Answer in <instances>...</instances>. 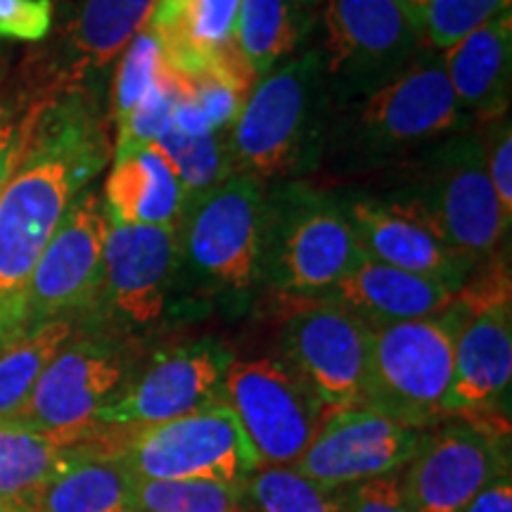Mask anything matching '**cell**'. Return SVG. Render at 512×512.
<instances>
[{"label":"cell","mask_w":512,"mask_h":512,"mask_svg":"<svg viewBox=\"0 0 512 512\" xmlns=\"http://www.w3.org/2000/svg\"><path fill=\"white\" fill-rule=\"evenodd\" d=\"M110 150L105 121L86 91L48 93L27 152L0 192V351L24 335L31 273Z\"/></svg>","instance_id":"1"},{"label":"cell","mask_w":512,"mask_h":512,"mask_svg":"<svg viewBox=\"0 0 512 512\" xmlns=\"http://www.w3.org/2000/svg\"><path fill=\"white\" fill-rule=\"evenodd\" d=\"M470 128L475 126L451 91L441 53L425 50L377 91L332 110L320 164L339 174L408 164L439 140Z\"/></svg>","instance_id":"2"},{"label":"cell","mask_w":512,"mask_h":512,"mask_svg":"<svg viewBox=\"0 0 512 512\" xmlns=\"http://www.w3.org/2000/svg\"><path fill=\"white\" fill-rule=\"evenodd\" d=\"M332 98L318 46L261 76L230 126L235 174L266 188L304 181L323 162Z\"/></svg>","instance_id":"3"},{"label":"cell","mask_w":512,"mask_h":512,"mask_svg":"<svg viewBox=\"0 0 512 512\" xmlns=\"http://www.w3.org/2000/svg\"><path fill=\"white\" fill-rule=\"evenodd\" d=\"M361 256L339 197L306 181L266 188L261 285L285 297L320 299Z\"/></svg>","instance_id":"4"},{"label":"cell","mask_w":512,"mask_h":512,"mask_svg":"<svg viewBox=\"0 0 512 512\" xmlns=\"http://www.w3.org/2000/svg\"><path fill=\"white\" fill-rule=\"evenodd\" d=\"M403 183L392 195L411 204L453 252L477 268L501 256L512 223L491 188L477 128L439 140L413 157Z\"/></svg>","instance_id":"5"},{"label":"cell","mask_w":512,"mask_h":512,"mask_svg":"<svg viewBox=\"0 0 512 512\" xmlns=\"http://www.w3.org/2000/svg\"><path fill=\"white\" fill-rule=\"evenodd\" d=\"M266 185L245 174L226 178L185 211L178 249V290L245 306L261 287Z\"/></svg>","instance_id":"6"},{"label":"cell","mask_w":512,"mask_h":512,"mask_svg":"<svg viewBox=\"0 0 512 512\" xmlns=\"http://www.w3.org/2000/svg\"><path fill=\"white\" fill-rule=\"evenodd\" d=\"M95 448L98 458L140 479H204L242 489L261 467L226 401L159 425H107Z\"/></svg>","instance_id":"7"},{"label":"cell","mask_w":512,"mask_h":512,"mask_svg":"<svg viewBox=\"0 0 512 512\" xmlns=\"http://www.w3.org/2000/svg\"><path fill=\"white\" fill-rule=\"evenodd\" d=\"M463 304L434 316L370 328V358L363 408L401 425L427 430L446 415L453 382Z\"/></svg>","instance_id":"8"},{"label":"cell","mask_w":512,"mask_h":512,"mask_svg":"<svg viewBox=\"0 0 512 512\" xmlns=\"http://www.w3.org/2000/svg\"><path fill=\"white\" fill-rule=\"evenodd\" d=\"M316 46L332 110L377 91L427 50L401 0H323Z\"/></svg>","instance_id":"9"},{"label":"cell","mask_w":512,"mask_h":512,"mask_svg":"<svg viewBox=\"0 0 512 512\" xmlns=\"http://www.w3.org/2000/svg\"><path fill=\"white\" fill-rule=\"evenodd\" d=\"M136 377V351L126 337L100 330L72 337L36 382L17 422L72 444L91 441L105 425L95 418Z\"/></svg>","instance_id":"10"},{"label":"cell","mask_w":512,"mask_h":512,"mask_svg":"<svg viewBox=\"0 0 512 512\" xmlns=\"http://www.w3.org/2000/svg\"><path fill=\"white\" fill-rule=\"evenodd\" d=\"M463 325L456 339L446 415L501 411L512 382V280L508 256L486 261L458 292Z\"/></svg>","instance_id":"11"},{"label":"cell","mask_w":512,"mask_h":512,"mask_svg":"<svg viewBox=\"0 0 512 512\" xmlns=\"http://www.w3.org/2000/svg\"><path fill=\"white\" fill-rule=\"evenodd\" d=\"M223 401L266 465H294L330 411L285 358L235 361L223 380Z\"/></svg>","instance_id":"12"},{"label":"cell","mask_w":512,"mask_h":512,"mask_svg":"<svg viewBox=\"0 0 512 512\" xmlns=\"http://www.w3.org/2000/svg\"><path fill=\"white\" fill-rule=\"evenodd\" d=\"M508 425L494 415H458L422 434L418 453L399 475L413 512H463L491 482L510 472Z\"/></svg>","instance_id":"13"},{"label":"cell","mask_w":512,"mask_h":512,"mask_svg":"<svg viewBox=\"0 0 512 512\" xmlns=\"http://www.w3.org/2000/svg\"><path fill=\"white\" fill-rule=\"evenodd\" d=\"M181 228L128 226L110 219L102 254V283L91 316L114 335L159 325L178 292Z\"/></svg>","instance_id":"14"},{"label":"cell","mask_w":512,"mask_h":512,"mask_svg":"<svg viewBox=\"0 0 512 512\" xmlns=\"http://www.w3.org/2000/svg\"><path fill=\"white\" fill-rule=\"evenodd\" d=\"M107 214L102 195L86 188L67 209L31 273L24 306V335L50 320H72L95 309L102 283Z\"/></svg>","instance_id":"15"},{"label":"cell","mask_w":512,"mask_h":512,"mask_svg":"<svg viewBox=\"0 0 512 512\" xmlns=\"http://www.w3.org/2000/svg\"><path fill=\"white\" fill-rule=\"evenodd\" d=\"M370 325L330 302L290 313L283 328V358L304 377L328 411L361 408L366 396Z\"/></svg>","instance_id":"16"},{"label":"cell","mask_w":512,"mask_h":512,"mask_svg":"<svg viewBox=\"0 0 512 512\" xmlns=\"http://www.w3.org/2000/svg\"><path fill=\"white\" fill-rule=\"evenodd\" d=\"M233 354L219 342H195L159 351L136 373L117 401L98 413V425H159L223 401Z\"/></svg>","instance_id":"17"},{"label":"cell","mask_w":512,"mask_h":512,"mask_svg":"<svg viewBox=\"0 0 512 512\" xmlns=\"http://www.w3.org/2000/svg\"><path fill=\"white\" fill-rule=\"evenodd\" d=\"M422 434L363 406L332 411L292 467L320 486L347 489L396 475L418 453Z\"/></svg>","instance_id":"18"},{"label":"cell","mask_w":512,"mask_h":512,"mask_svg":"<svg viewBox=\"0 0 512 512\" xmlns=\"http://www.w3.org/2000/svg\"><path fill=\"white\" fill-rule=\"evenodd\" d=\"M361 252L377 264L427 275L453 290H463L477 271L465 256L453 252L439 233L396 195H347L342 197Z\"/></svg>","instance_id":"19"},{"label":"cell","mask_w":512,"mask_h":512,"mask_svg":"<svg viewBox=\"0 0 512 512\" xmlns=\"http://www.w3.org/2000/svg\"><path fill=\"white\" fill-rule=\"evenodd\" d=\"M460 110L472 126L508 117L512 98V12H501L441 53Z\"/></svg>","instance_id":"20"},{"label":"cell","mask_w":512,"mask_h":512,"mask_svg":"<svg viewBox=\"0 0 512 512\" xmlns=\"http://www.w3.org/2000/svg\"><path fill=\"white\" fill-rule=\"evenodd\" d=\"M458 290L427 275L377 264L366 254L320 299H330L370 325L403 323L434 316L456 302Z\"/></svg>","instance_id":"21"},{"label":"cell","mask_w":512,"mask_h":512,"mask_svg":"<svg viewBox=\"0 0 512 512\" xmlns=\"http://www.w3.org/2000/svg\"><path fill=\"white\" fill-rule=\"evenodd\" d=\"M242 0H157L147 29L159 38L166 69L188 81L235 48Z\"/></svg>","instance_id":"22"},{"label":"cell","mask_w":512,"mask_h":512,"mask_svg":"<svg viewBox=\"0 0 512 512\" xmlns=\"http://www.w3.org/2000/svg\"><path fill=\"white\" fill-rule=\"evenodd\" d=\"M157 0H76L64 24L62 41L72 91L102 76L119 60L128 43L150 22Z\"/></svg>","instance_id":"23"},{"label":"cell","mask_w":512,"mask_h":512,"mask_svg":"<svg viewBox=\"0 0 512 512\" xmlns=\"http://www.w3.org/2000/svg\"><path fill=\"white\" fill-rule=\"evenodd\" d=\"M102 202L112 221L128 226L181 228L188 211L181 178L157 145L112 164Z\"/></svg>","instance_id":"24"},{"label":"cell","mask_w":512,"mask_h":512,"mask_svg":"<svg viewBox=\"0 0 512 512\" xmlns=\"http://www.w3.org/2000/svg\"><path fill=\"white\" fill-rule=\"evenodd\" d=\"M93 458L91 444L31 430L17 420H0V508L31 505L64 470Z\"/></svg>","instance_id":"25"},{"label":"cell","mask_w":512,"mask_h":512,"mask_svg":"<svg viewBox=\"0 0 512 512\" xmlns=\"http://www.w3.org/2000/svg\"><path fill=\"white\" fill-rule=\"evenodd\" d=\"M316 29L313 12L294 0H242L235 46L259 76L302 53Z\"/></svg>","instance_id":"26"},{"label":"cell","mask_w":512,"mask_h":512,"mask_svg":"<svg viewBox=\"0 0 512 512\" xmlns=\"http://www.w3.org/2000/svg\"><path fill=\"white\" fill-rule=\"evenodd\" d=\"M36 512H136L131 475L107 458H86L64 470L31 501Z\"/></svg>","instance_id":"27"},{"label":"cell","mask_w":512,"mask_h":512,"mask_svg":"<svg viewBox=\"0 0 512 512\" xmlns=\"http://www.w3.org/2000/svg\"><path fill=\"white\" fill-rule=\"evenodd\" d=\"M72 337V320H50L0 351V420L17 418L43 370Z\"/></svg>","instance_id":"28"},{"label":"cell","mask_w":512,"mask_h":512,"mask_svg":"<svg viewBox=\"0 0 512 512\" xmlns=\"http://www.w3.org/2000/svg\"><path fill=\"white\" fill-rule=\"evenodd\" d=\"M155 145L169 157L181 178L185 195H188V207L235 174L233 159H230V128L188 136L169 124Z\"/></svg>","instance_id":"29"},{"label":"cell","mask_w":512,"mask_h":512,"mask_svg":"<svg viewBox=\"0 0 512 512\" xmlns=\"http://www.w3.org/2000/svg\"><path fill=\"white\" fill-rule=\"evenodd\" d=\"M254 512H344L342 489H328L292 465L259 467L240 489Z\"/></svg>","instance_id":"30"},{"label":"cell","mask_w":512,"mask_h":512,"mask_svg":"<svg viewBox=\"0 0 512 512\" xmlns=\"http://www.w3.org/2000/svg\"><path fill=\"white\" fill-rule=\"evenodd\" d=\"M136 512H242L238 486L204 479L131 477Z\"/></svg>","instance_id":"31"},{"label":"cell","mask_w":512,"mask_h":512,"mask_svg":"<svg viewBox=\"0 0 512 512\" xmlns=\"http://www.w3.org/2000/svg\"><path fill=\"white\" fill-rule=\"evenodd\" d=\"M166 74V60L159 38L150 29L138 31L119 57L112 86V117L114 124L124 121L136 110L155 83Z\"/></svg>","instance_id":"32"},{"label":"cell","mask_w":512,"mask_h":512,"mask_svg":"<svg viewBox=\"0 0 512 512\" xmlns=\"http://www.w3.org/2000/svg\"><path fill=\"white\" fill-rule=\"evenodd\" d=\"M510 3L512 0H427L425 10L420 12L427 50L444 53L501 12H508Z\"/></svg>","instance_id":"33"},{"label":"cell","mask_w":512,"mask_h":512,"mask_svg":"<svg viewBox=\"0 0 512 512\" xmlns=\"http://www.w3.org/2000/svg\"><path fill=\"white\" fill-rule=\"evenodd\" d=\"M178 79L166 69V74L159 79L145 98L138 102L136 110L124 121L117 124V140H114V162L126 159L147 145H155L162 131L171 124V114L178 102Z\"/></svg>","instance_id":"34"},{"label":"cell","mask_w":512,"mask_h":512,"mask_svg":"<svg viewBox=\"0 0 512 512\" xmlns=\"http://www.w3.org/2000/svg\"><path fill=\"white\" fill-rule=\"evenodd\" d=\"M48 93L41 98L0 100V192L15 174L27 152L31 131L46 105Z\"/></svg>","instance_id":"35"},{"label":"cell","mask_w":512,"mask_h":512,"mask_svg":"<svg viewBox=\"0 0 512 512\" xmlns=\"http://www.w3.org/2000/svg\"><path fill=\"white\" fill-rule=\"evenodd\" d=\"M482 145L486 157V171H489L491 188H494L503 216L512 223V128L510 117L496 119L484 124Z\"/></svg>","instance_id":"36"},{"label":"cell","mask_w":512,"mask_h":512,"mask_svg":"<svg viewBox=\"0 0 512 512\" xmlns=\"http://www.w3.org/2000/svg\"><path fill=\"white\" fill-rule=\"evenodd\" d=\"M55 22L53 0H0V38L43 41Z\"/></svg>","instance_id":"37"},{"label":"cell","mask_w":512,"mask_h":512,"mask_svg":"<svg viewBox=\"0 0 512 512\" xmlns=\"http://www.w3.org/2000/svg\"><path fill=\"white\" fill-rule=\"evenodd\" d=\"M344 512H413L401 494L399 475L368 479L342 489Z\"/></svg>","instance_id":"38"},{"label":"cell","mask_w":512,"mask_h":512,"mask_svg":"<svg viewBox=\"0 0 512 512\" xmlns=\"http://www.w3.org/2000/svg\"><path fill=\"white\" fill-rule=\"evenodd\" d=\"M463 512H512V477H498L465 505Z\"/></svg>","instance_id":"39"},{"label":"cell","mask_w":512,"mask_h":512,"mask_svg":"<svg viewBox=\"0 0 512 512\" xmlns=\"http://www.w3.org/2000/svg\"><path fill=\"white\" fill-rule=\"evenodd\" d=\"M401 3H403V5H406V10H408V12H411V15H413V17H415V19H418V22H420V12H422V10H425L427 0H401Z\"/></svg>","instance_id":"40"},{"label":"cell","mask_w":512,"mask_h":512,"mask_svg":"<svg viewBox=\"0 0 512 512\" xmlns=\"http://www.w3.org/2000/svg\"><path fill=\"white\" fill-rule=\"evenodd\" d=\"M294 3H297L299 8L313 12L316 8H320V3H323V0H294Z\"/></svg>","instance_id":"41"},{"label":"cell","mask_w":512,"mask_h":512,"mask_svg":"<svg viewBox=\"0 0 512 512\" xmlns=\"http://www.w3.org/2000/svg\"><path fill=\"white\" fill-rule=\"evenodd\" d=\"M0 512H36L29 505H12V508H0Z\"/></svg>","instance_id":"42"}]
</instances>
